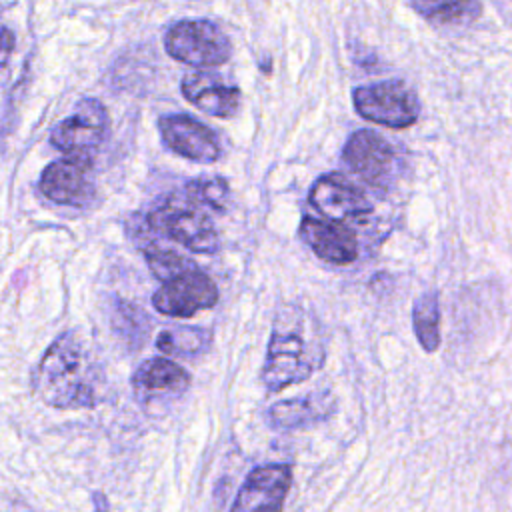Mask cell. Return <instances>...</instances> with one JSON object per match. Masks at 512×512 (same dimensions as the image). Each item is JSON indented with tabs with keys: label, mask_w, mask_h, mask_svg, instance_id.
<instances>
[{
	"label": "cell",
	"mask_w": 512,
	"mask_h": 512,
	"mask_svg": "<svg viewBox=\"0 0 512 512\" xmlns=\"http://www.w3.org/2000/svg\"><path fill=\"white\" fill-rule=\"evenodd\" d=\"M146 228L192 252L212 254L218 250V232L210 216L192 200L166 198L146 214Z\"/></svg>",
	"instance_id": "3957f363"
},
{
	"label": "cell",
	"mask_w": 512,
	"mask_h": 512,
	"mask_svg": "<svg viewBox=\"0 0 512 512\" xmlns=\"http://www.w3.org/2000/svg\"><path fill=\"white\" fill-rule=\"evenodd\" d=\"M308 202L332 222L360 220L372 212V204L360 188L336 172L324 174L312 184Z\"/></svg>",
	"instance_id": "8fae6325"
},
{
	"label": "cell",
	"mask_w": 512,
	"mask_h": 512,
	"mask_svg": "<svg viewBox=\"0 0 512 512\" xmlns=\"http://www.w3.org/2000/svg\"><path fill=\"white\" fill-rule=\"evenodd\" d=\"M216 302L218 288L198 266L162 282L152 296V306L160 314L174 318H190L200 310L212 308Z\"/></svg>",
	"instance_id": "52a82bcc"
},
{
	"label": "cell",
	"mask_w": 512,
	"mask_h": 512,
	"mask_svg": "<svg viewBox=\"0 0 512 512\" xmlns=\"http://www.w3.org/2000/svg\"><path fill=\"white\" fill-rule=\"evenodd\" d=\"M40 192L64 206H86L94 198L92 158L66 156L48 164L40 176Z\"/></svg>",
	"instance_id": "ba28073f"
},
{
	"label": "cell",
	"mask_w": 512,
	"mask_h": 512,
	"mask_svg": "<svg viewBox=\"0 0 512 512\" xmlns=\"http://www.w3.org/2000/svg\"><path fill=\"white\" fill-rule=\"evenodd\" d=\"M412 8L436 24H462L478 18V0H410Z\"/></svg>",
	"instance_id": "d6986e66"
},
{
	"label": "cell",
	"mask_w": 512,
	"mask_h": 512,
	"mask_svg": "<svg viewBox=\"0 0 512 512\" xmlns=\"http://www.w3.org/2000/svg\"><path fill=\"white\" fill-rule=\"evenodd\" d=\"M298 234L302 242L324 262L346 266L358 258L356 234L342 222H324L312 216L302 218Z\"/></svg>",
	"instance_id": "4fadbf2b"
},
{
	"label": "cell",
	"mask_w": 512,
	"mask_h": 512,
	"mask_svg": "<svg viewBox=\"0 0 512 512\" xmlns=\"http://www.w3.org/2000/svg\"><path fill=\"white\" fill-rule=\"evenodd\" d=\"M184 196L188 200H192L194 204H198L200 208H210L216 212H224L226 204H228V184L224 178H198L186 184V192Z\"/></svg>",
	"instance_id": "44dd1931"
},
{
	"label": "cell",
	"mask_w": 512,
	"mask_h": 512,
	"mask_svg": "<svg viewBox=\"0 0 512 512\" xmlns=\"http://www.w3.org/2000/svg\"><path fill=\"white\" fill-rule=\"evenodd\" d=\"M188 386L190 374L168 358H148L132 376V388L140 400H150L156 396H180L188 390Z\"/></svg>",
	"instance_id": "9a60e30c"
},
{
	"label": "cell",
	"mask_w": 512,
	"mask_h": 512,
	"mask_svg": "<svg viewBox=\"0 0 512 512\" xmlns=\"http://www.w3.org/2000/svg\"><path fill=\"white\" fill-rule=\"evenodd\" d=\"M324 356V344L314 338L312 318L296 306L282 308L274 318L260 376L262 384L268 392H280L304 382L324 364Z\"/></svg>",
	"instance_id": "6da1fadb"
},
{
	"label": "cell",
	"mask_w": 512,
	"mask_h": 512,
	"mask_svg": "<svg viewBox=\"0 0 512 512\" xmlns=\"http://www.w3.org/2000/svg\"><path fill=\"white\" fill-rule=\"evenodd\" d=\"M158 126L164 144L172 152L204 164L220 158V142L216 134L200 120L188 114H168L160 118Z\"/></svg>",
	"instance_id": "7c38bea8"
},
{
	"label": "cell",
	"mask_w": 512,
	"mask_h": 512,
	"mask_svg": "<svg viewBox=\"0 0 512 512\" xmlns=\"http://www.w3.org/2000/svg\"><path fill=\"white\" fill-rule=\"evenodd\" d=\"M34 390L52 408H92L96 396V364L86 354L80 340L62 334L44 352Z\"/></svg>",
	"instance_id": "7a4b0ae2"
},
{
	"label": "cell",
	"mask_w": 512,
	"mask_h": 512,
	"mask_svg": "<svg viewBox=\"0 0 512 512\" xmlns=\"http://www.w3.org/2000/svg\"><path fill=\"white\" fill-rule=\"evenodd\" d=\"M292 486L288 464H264L254 468L242 482L230 512H282Z\"/></svg>",
	"instance_id": "9c48e42d"
},
{
	"label": "cell",
	"mask_w": 512,
	"mask_h": 512,
	"mask_svg": "<svg viewBox=\"0 0 512 512\" xmlns=\"http://www.w3.org/2000/svg\"><path fill=\"white\" fill-rule=\"evenodd\" d=\"M164 44L174 60L198 68L220 66L232 54L228 36L208 20L176 22L166 32Z\"/></svg>",
	"instance_id": "277c9868"
},
{
	"label": "cell",
	"mask_w": 512,
	"mask_h": 512,
	"mask_svg": "<svg viewBox=\"0 0 512 512\" xmlns=\"http://www.w3.org/2000/svg\"><path fill=\"white\" fill-rule=\"evenodd\" d=\"M334 412V396L324 390L302 398H290L274 404L268 410V422L280 430L304 428L326 420Z\"/></svg>",
	"instance_id": "2e32d148"
},
{
	"label": "cell",
	"mask_w": 512,
	"mask_h": 512,
	"mask_svg": "<svg viewBox=\"0 0 512 512\" xmlns=\"http://www.w3.org/2000/svg\"><path fill=\"white\" fill-rule=\"evenodd\" d=\"M412 326L418 344L426 352H434L440 346V304L438 294L428 290L414 300Z\"/></svg>",
	"instance_id": "e0dca14e"
},
{
	"label": "cell",
	"mask_w": 512,
	"mask_h": 512,
	"mask_svg": "<svg viewBox=\"0 0 512 512\" xmlns=\"http://www.w3.org/2000/svg\"><path fill=\"white\" fill-rule=\"evenodd\" d=\"M184 98L198 110L216 116L232 118L240 106V90L224 84L218 76L208 72H190L182 78Z\"/></svg>",
	"instance_id": "5bb4252c"
},
{
	"label": "cell",
	"mask_w": 512,
	"mask_h": 512,
	"mask_svg": "<svg viewBox=\"0 0 512 512\" xmlns=\"http://www.w3.org/2000/svg\"><path fill=\"white\" fill-rule=\"evenodd\" d=\"M356 112L380 126L408 128L420 116L416 92L400 80H384L354 90Z\"/></svg>",
	"instance_id": "5b68a950"
},
{
	"label": "cell",
	"mask_w": 512,
	"mask_h": 512,
	"mask_svg": "<svg viewBox=\"0 0 512 512\" xmlns=\"http://www.w3.org/2000/svg\"><path fill=\"white\" fill-rule=\"evenodd\" d=\"M14 34L8 28H0V68L6 66L12 50H14Z\"/></svg>",
	"instance_id": "7402d4cb"
},
{
	"label": "cell",
	"mask_w": 512,
	"mask_h": 512,
	"mask_svg": "<svg viewBox=\"0 0 512 512\" xmlns=\"http://www.w3.org/2000/svg\"><path fill=\"white\" fill-rule=\"evenodd\" d=\"M108 124L110 118L104 104L96 98H82L74 112L52 128L50 142L66 156L94 158L104 142Z\"/></svg>",
	"instance_id": "8992f818"
},
{
	"label": "cell",
	"mask_w": 512,
	"mask_h": 512,
	"mask_svg": "<svg viewBox=\"0 0 512 512\" xmlns=\"http://www.w3.org/2000/svg\"><path fill=\"white\" fill-rule=\"evenodd\" d=\"M342 158L358 178L374 188L390 182L396 160L388 140L372 130L354 132L342 150Z\"/></svg>",
	"instance_id": "30bf717a"
},
{
	"label": "cell",
	"mask_w": 512,
	"mask_h": 512,
	"mask_svg": "<svg viewBox=\"0 0 512 512\" xmlns=\"http://www.w3.org/2000/svg\"><path fill=\"white\" fill-rule=\"evenodd\" d=\"M144 256H146V262L150 266V272L162 282H166V280H170V278H174V276H178V274H182L190 268H196V264L190 258L182 256L176 250L158 246V244H146L144 246Z\"/></svg>",
	"instance_id": "ffe728a7"
},
{
	"label": "cell",
	"mask_w": 512,
	"mask_h": 512,
	"mask_svg": "<svg viewBox=\"0 0 512 512\" xmlns=\"http://www.w3.org/2000/svg\"><path fill=\"white\" fill-rule=\"evenodd\" d=\"M212 334L198 326L166 328L158 334L156 346L168 356H196L210 346Z\"/></svg>",
	"instance_id": "ac0fdd59"
}]
</instances>
